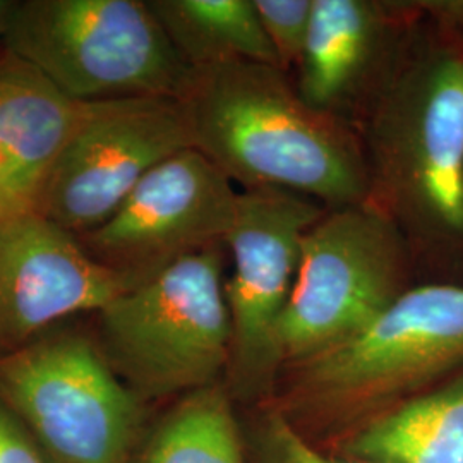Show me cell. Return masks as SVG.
I'll use <instances>...</instances> for the list:
<instances>
[{"label":"cell","instance_id":"cell-5","mask_svg":"<svg viewBox=\"0 0 463 463\" xmlns=\"http://www.w3.org/2000/svg\"><path fill=\"white\" fill-rule=\"evenodd\" d=\"M227 256L225 246H215L184 258L97 313L93 336L99 352L143 403L225 380Z\"/></svg>","mask_w":463,"mask_h":463},{"label":"cell","instance_id":"cell-17","mask_svg":"<svg viewBox=\"0 0 463 463\" xmlns=\"http://www.w3.org/2000/svg\"><path fill=\"white\" fill-rule=\"evenodd\" d=\"M265 407L244 438L249 463H359L323 455L280 409L271 403Z\"/></svg>","mask_w":463,"mask_h":463},{"label":"cell","instance_id":"cell-6","mask_svg":"<svg viewBox=\"0 0 463 463\" xmlns=\"http://www.w3.org/2000/svg\"><path fill=\"white\" fill-rule=\"evenodd\" d=\"M0 403L55 463H128L145 430L146 403L76 328L0 354Z\"/></svg>","mask_w":463,"mask_h":463},{"label":"cell","instance_id":"cell-21","mask_svg":"<svg viewBox=\"0 0 463 463\" xmlns=\"http://www.w3.org/2000/svg\"><path fill=\"white\" fill-rule=\"evenodd\" d=\"M13 0H0V50H2V42H4V30H5V19L11 7Z\"/></svg>","mask_w":463,"mask_h":463},{"label":"cell","instance_id":"cell-18","mask_svg":"<svg viewBox=\"0 0 463 463\" xmlns=\"http://www.w3.org/2000/svg\"><path fill=\"white\" fill-rule=\"evenodd\" d=\"M266 38L281 71H296L311 24L313 0H254Z\"/></svg>","mask_w":463,"mask_h":463},{"label":"cell","instance_id":"cell-13","mask_svg":"<svg viewBox=\"0 0 463 463\" xmlns=\"http://www.w3.org/2000/svg\"><path fill=\"white\" fill-rule=\"evenodd\" d=\"M80 105L57 93L13 53L0 50V218L33 210Z\"/></svg>","mask_w":463,"mask_h":463},{"label":"cell","instance_id":"cell-11","mask_svg":"<svg viewBox=\"0 0 463 463\" xmlns=\"http://www.w3.org/2000/svg\"><path fill=\"white\" fill-rule=\"evenodd\" d=\"M133 287L34 210L0 218V354L72 316L97 315Z\"/></svg>","mask_w":463,"mask_h":463},{"label":"cell","instance_id":"cell-1","mask_svg":"<svg viewBox=\"0 0 463 463\" xmlns=\"http://www.w3.org/2000/svg\"><path fill=\"white\" fill-rule=\"evenodd\" d=\"M354 126L365 201L397 225L415 261L463 260V50L419 13Z\"/></svg>","mask_w":463,"mask_h":463},{"label":"cell","instance_id":"cell-7","mask_svg":"<svg viewBox=\"0 0 463 463\" xmlns=\"http://www.w3.org/2000/svg\"><path fill=\"white\" fill-rule=\"evenodd\" d=\"M414 265L402 232L371 203L326 208L302 239L281 321L285 365L307 361L367 328L412 287Z\"/></svg>","mask_w":463,"mask_h":463},{"label":"cell","instance_id":"cell-2","mask_svg":"<svg viewBox=\"0 0 463 463\" xmlns=\"http://www.w3.org/2000/svg\"><path fill=\"white\" fill-rule=\"evenodd\" d=\"M179 101L193 148L239 191L281 189L326 208L367 199L355 126L304 101L280 67L239 61L193 69Z\"/></svg>","mask_w":463,"mask_h":463},{"label":"cell","instance_id":"cell-9","mask_svg":"<svg viewBox=\"0 0 463 463\" xmlns=\"http://www.w3.org/2000/svg\"><path fill=\"white\" fill-rule=\"evenodd\" d=\"M187 148L193 139L179 99L81 103L33 210L76 237L95 231L151 168Z\"/></svg>","mask_w":463,"mask_h":463},{"label":"cell","instance_id":"cell-8","mask_svg":"<svg viewBox=\"0 0 463 463\" xmlns=\"http://www.w3.org/2000/svg\"><path fill=\"white\" fill-rule=\"evenodd\" d=\"M326 206L281 189L239 191L225 241L231 359L225 384L233 402L266 405L283 371L280 328L298 277L302 239Z\"/></svg>","mask_w":463,"mask_h":463},{"label":"cell","instance_id":"cell-3","mask_svg":"<svg viewBox=\"0 0 463 463\" xmlns=\"http://www.w3.org/2000/svg\"><path fill=\"white\" fill-rule=\"evenodd\" d=\"M463 369V285H412L367 328L285 365L271 402L288 419H369Z\"/></svg>","mask_w":463,"mask_h":463},{"label":"cell","instance_id":"cell-16","mask_svg":"<svg viewBox=\"0 0 463 463\" xmlns=\"http://www.w3.org/2000/svg\"><path fill=\"white\" fill-rule=\"evenodd\" d=\"M148 4L193 69L239 61L280 67L254 0H148Z\"/></svg>","mask_w":463,"mask_h":463},{"label":"cell","instance_id":"cell-10","mask_svg":"<svg viewBox=\"0 0 463 463\" xmlns=\"http://www.w3.org/2000/svg\"><path fill=\"white\" fill-rule=\"evenodd\" d=\"M239 189L198 149L151 168L107 222L78 235L99 265L139 285L184 258L225 246Z\"/></svg>","mask_w":463,"mask_h":463},{"label":"cell","instance_id":"cell-20","mask_svg":"<svg viewBox=\"0 0 463 463\" xmlns=\"http://www.w3.org/2000/svg\"><path fill=\"white\" fill-rule=\"evenodd\" d=\"M415 7L436 33L463 50V0H420Z\"/></svg>","mask_w":463,"mask_h":463},{"label":"cell","instance_id":"cell-19","mask_svg":"<svg viewBox=\"0 0 463 463\" xmlns=\"http://www.w3.org/2000/svg\"><path fill=\"white\" fill-rule=\"evenodd\" d=\"M0 463H55L24 426L0 403Z\"/></svg>","mask_w":463,"mask_h":463},{"label":"cell","instance_id":"cell-14","mask_svg":"<svg viewBox=\"0 0 463 463\" xmlns=\"http://www.w3.org/2000/svg\"><path fill=\"white\" fill-rule=\"evenodd\" d=\"M340 453L359 463H463V369L365 419Z\"/></svg>","mask_w":463,"mask_h":463},{"label":"cell","instance_id":"cell-15","mask_svg":"<svg viewBox=\"0 0 463 463\" xmlns=\"http://www.w3.org/2000/svg\"><path fill=\"white\" fill-rule=\"evenodd\" d=\"M233 403L225 381L175 398L145 428L128 463H249Z\"/></svg>","mask_w":463,"mask_h":463},{"label":"cell","instance_id":"cell-4","mask_svg":"<svg viewBox=\"0 0 463 463\" xmlns=\"http://www.w3.org/2000/svg\"><path fill=\"white\" fill-rule=\"evenodd\" d=\"M2 49L72 103L181 99L193 76L148 0H13Z\"/></svg>","mask_w":463,"mask_h":463},{"label":"cell","instance_id":"cell-12","mask_svg":"<svg viewBox=\"0 0 463 463\" xmlns=\"http://www.w3.org/2000/svg\"><path fill=\"white\" fill-rule=\"evenodd\" d=\"M417 19L415 2L313 0L298 95L354 124Z\"/></svg>","mask_w":463,"mask_h":463}]
</instances>
